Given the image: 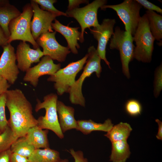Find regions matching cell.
Segmentation results:
<instances>
[{
	"label": "cell",
	"mask_w": 162,
	"mask_h": 162,
	"mask_svg": "<svg viewBox=\"0 0 162 162\" xmlns=\"http://www.w3.org/2000/svg\"><path fill=\"white\" fill-rule=\"evenodd\" d=\"M40 6V8L43 10L58 15L67 16L66 14L56 9L53 4L57 2L56 0H33Z\"/></svg>",
	"instance_id": "27"
},
{
	"label": "cell",
	"mask_w": 162,
	"mask_h": 162,
	"mask_svg": "<svg viewBox=\"0 0 162 162\" xmlns=\"http://www.w3.org/2000/svg\"><path fill=\"white\" fill-rule=\"evenodd\" d=\"M6 103V92L0 95V130L2 132L8 126L5 113Z\"/></svg>",
	"instance_id": "29"
},
{
	"label": "cell",
	"mask_w": 162,
	"mask_h": 162,
	"mask_svg": "<svg viewBox=\"0 0 162 162\" xmlns=\"http://www.w3.org/2000/svg\"><path fill=\"white\" fill-rule=\"evenodd\" d=\"M12 153L10 149L0 152V162H11Z\"/></svg>",
	"instance_id": "33"
},
{
	"label": "cell",
	"mask_w": 162,
	"mask_h": 162,
	"mask_svg": "<svg viewBox=\"0 0 162 162\" xmlns=\"http://www.w3.org/2000/svg\"><path fill=\"white\" fill-rule=\"evenodd\" d=\"M1 133V131H0V134Z\"/></svg>",
	"instance_id": "41"
},
{
	"label": "cell",
	"mask_w": 162,
	"mask_h": 162,
	"mask_svg": "<svg viewBox=\"0 0 162 162\" xmlns=\"http://www.w3.org/2000/svg\"><path fill=\"white\" fill-rule=\"evenodd\" d=\"M150 31L155 40L161 41L162 38V16L155 12L148 10L146 14Z\"/></svg>",
	"instance_id": "24"
},
{
	"label": "cell",
	"mask_w": 162,
	"mask_h": 162,
	"mask_svg": "<svg viewBox=\"0 0 162 162\" xmlns=\"http://www.w3.org/2000/svg\"><path fill=\"white\" fill-rule=\"evenodd\" d=\"M8 38L0 26V46L2 47L8 44Z\"/></svg>",
	"instance_id": "37"
},
{
	"label": "cell",
	"mask_w": 162,
	"mask_h": 162,
	"mask_svg": "<svg viewBox=\"0 0 162 162\" xmlns=\"http://www.w3.org/2000/svg\"><path fill=\"white\" fill-rule=\"evenodd\" d=\"M116 20L114 19H105L102 23L90 29V32L98 42L97 50L101 59L103 60L110 68V63L106 58V46L110 38L113 34V28Z\"/></svg>",
	"instance_id": "13"
},
{
	"label": "cell",
	"mask_w": 162,
	"mask_h": 162,
	"mask_svg": "<svg viewBox=\"0 0 162 162\" xmlns=\"http://www.w3.org/2000/svg\"><path fill=\"white\" fill-rule=\"evenodd\" d=\"M133 41V37L131 33L122 30L117 26L115 28L110 44L111 49H116L119 51L122 72L128 79L130 77L129 64L134 58Z\"/></svg>",
	"instance_id": "6"
},
{
	"label": "cell",
	"mask_w": 162,
	"mask_h": 162,
	"mask_svg": "<svg viewBox=\"0 0 162 162\" xmlns=\"http://www.w3.org/2000/svg\"><path fill=\"white\" fill-rule=\"evenodd\" d=\"M61 67L60 64H55L49 56H44L37 65L30 68L26 71L23 80L36 87L40 77L45 75H53L60 69Z\"/></svg>",
	"instance_id": "14"
},
{
	"label": "cell",
	"mask_w": 162,
	"mask_h": 162,
	"mask_svg": "<svg viewBox=\"0 0 162 162\" xmlns=\"http://www.w3.org/2000/svg\"><path fill=\"white\" fill-rule=\"evenodd\" d=\"M76 130L83 134H88L94 131L108 132L113 126L110 119L106 120L103 123H97L91 119L80 120L77 121Z\"/></svg>",
	"instance_id": "20"
},
{
	"label": "cell",
	"mask_w": 162,
	"mask_h": 162,
	"mask_svg": "<svg viewBox=\"0 0 162 162\" xmlns=\"http://www.w3.org/2000/svg\"><path fill=\"white\" fill-rule=\"evenodd\" d=\"M8 1V0H0V5L7 2Z\"/></svg>",
	"instance_id": "39"
},
{
	"label": "cell",
	"mask_w": 162,
	"mask_h": 162,
	"mask_svg": "<svg viewBox=\"0 0 162 162\" xmlns=\"http://www.w3.org/2000/svg\"><path fill=\"white\" fill-rule=\"evenodd\" d=\"M2 47L3 52L0 58V76L10 84H13L16 81L20 73L16 64L14 48L10 43Z\"/></svg>",
	"instance_id": "12"
},
{
	"label": "cell",
	"mask_w": 162,
	"mask_h": 162,
	"mask_svg": "<svg viewBox=\"0 0 162 162\" xmlns=\"http://www.w3.org/2000/svg\"><path fill=\"white\" fill-rule=\"evenodd\" d=\"M59 162H69L68 160L66 159H61Z\"/></svg>",
	"instance_id": "40"
},
{
	"label": "cell",
	"mask_w": 162,
	"mask_h": 162,
	"mask_svg": "<svg viewBox=\"0 0 162 162\" xmlns=\"http://www.w3.org/2000/svg\"><path fill=\"white\" fill-rule=\"evenodd\" d=\"M56 108L58 122L62 133L71 129H76L77 122L74 117V108L66 106L62 102L58 100Z\"/></svg>",
	"instance_id": "17"
},
{
	"label": "cell",
	"mask_w": 162,
	"mask_h": 162,
	"mask_svg": "<svg viewBox=\"0 0 162 162\" xmlns=\"http://www.w3.org/2000/svg\"><path fill=\"white\" fill-rule=\"evenodd\" d=\"M6 94V106L10 116L8 125L18 137L25 136L38 123L33 115L32 104L20 89L8 90Z\"/></svg>",
	"instance_id": "1"
},
{
	"label": "cell",
	"mask_w": 162,
	"mask_h": 162,
	"mask_svg": "<svg viewBox=\"0 0 162 162\" xmlns=\"http://www.w3.org/2000/svg\"><path fill=\"white\" fill-rule=\"evenodd\" d=\"M88 58L83 71L79 78L75 81L70 88L69 93L71 103L84 106L85 98L82 92V85L86 78L95 72L98 77L100 76L102 71L101 58L97 49L94 46H90L88 51Z\"/></svg>",
	"instance_id": "2"
},
{
	"label": "cell",
	"mask_w": 162,
	"mask_h": 162,
	"mask_svg": "<svg viewBox=\"0 0 162 162\" xmlns=\"http://www.w3.org/2000/svg\"><path fill=\"white\" fill-rule=\"evenodd\" d=\"M132 130L130 124L120 122L113 126L111 129L104 136L108 138L111 142L127 140Z\"/></svg>",
	"instance_id": "23"
},
{
	"label": "cell",
	"mask_w": 162,
	"mask_h": 162,
	"mask_svg": "<svg viewBox=\"0 0 162 162\" xmlns=\"http://www.w3.org/2000/svg\"><path fill=\"white\" fill-rule=\"evenodd\" d=\"M69 4L68 10L77 8L80 4L88 2L86 0H69Z\"/></svg>",
	"instance_id": "36"
},
{
	"label": "cell",
	"mask_w": 162,
	"mask_h": 162,
	"mask_svg": "<svg viewBox=\"0 0 162 162\" xmlns=\"http://www.w3.org/2000/svg\"><path fill=\"white\" fill-rule=\"evenodd\" d=\"M125 109L127 113L132 116H136L140 115L142 110V106L139 102L133 99L127 101Z\"/></svg>",
	"instance_id": "28"
},
{
	"label": "cell",
	"mask_w": 162,
	"mask_h": 162,
	"mask_svg": "<svg viewBox=\"0 0 162 162\" xmlns=\"http://www.w3.org/2000/svg\"><path fill=\"white\" fill-rule=\"evenodd\" d=\"M69 152L73 157L74 162H88L87 159L84 158L82 151H76L73 149H71Z\"/></svg>",
	"instance_id": "32"
},
{
	"label": "cell",
	"mask_w": 162,
	"mask_h": 162,
	"mask_svg": "<svg viewBox=\"0 0 162 162\" xmlns=\"http://www.w3.org/2000/svg\"><path fill=\"white\" fill-rule=\"evenodd\" d=\"M56 33V31L43 33L36 41L38 45L42 48L44 56L62 62L65 61L70 51L68 47L62 46L58 43L55 38Z\"/></svg>",
	"instance_id": "11"
},
{
	"label": "cell",
	"mask_w": 162,
	"mask_h": 162,
	"mask_svg": "<svg viewBox=\"0 0 162 162\" xmlns=\"http://www.w3.org/2000/svg\"><path fill=\"white\" fill-rule=\"evenodd\" d=\"M110 160L112 162H126L130 152L127 140L112 142Z\"/></svg>",
	"instance_id": "22"
},
{
	"label": "cell",
	"mask_w": 162,
	"mask_h": 162,
	"mask_svg": "<svg viewBox=\"0 0 162 162\" xmlns=\"http://www.w3.org/2000/svg\"><path fill=\"white\" fill-rule=\"evenodd\" d=\"M48 130H43L37 125L30 128L25 136L35 148H49L47 138Z\"/></svg>",
	"instance_id": "19"
},
{
	"label": "cell",
	"mask_w": 162,
	"mask_h": 162,
	"mask_svg": "<svg viewBox=\"0 0 162 162\" xmlns=\"http://www.w3.org/2000/svg\"><path fill=\"white\" fill-rule=\"evenodd\" d=\"M21 13L15 6L10 4L9 1L0 5V26L8 39L10 36L8 27L10 22Z\"/></svg>",
	"instance_id": "18"
},
{
	"label": "cell",
	"mask_w": 162,
	"mask_h": 162,
	"mask_svg": "<svg viewBox=\"0 0 162 162\" xmlns=\"http://www.w3.org/2000/svg\"><path fill=\"white\" fill-rule=\"evenodd\" d=\"M15 54L19 69L26 72L32 64L39 62L40 58L44 56L39 47L32 49L29 44L22 41L18 45Z\"/></svg>",
	"instance_id": "15"
},
{
	"label": "cell",
	"mask_w": 162,
	"mask_h": 162,
	"mask_svg": "<svg viewBox=\"0 0 162 162\" xmlns=\"http://www.w3.org/2000/svg\"><path fill=\"white\" fill-rule=\"evenodd\" d=\"M156 122L158 123V130L157 134L156 135V138L160 140H162V122L159 119H155Z\"/></svg>",
	"instance_id": "38"
},
{
	"label": "cell",
	"mask_w": 162,
	"mask_h": 162,
	"mask_svg": "<svg viewBox=\"0 0 162 162\" xmlns=\"http://www.w3.org/2000/svg\"><path fill=\"white\" fill-rule=\"evenodd\" d=\"M162 67L161 64L156 68L154 82V95L156 98L159 95L162 89Z\"/></svg>",
	"instance_id": "30"
},
{
	"label": "cell",
	"mask_w": 162,
	"mask_h": 162,
	"mask_svg": "<svg viewBox=\"0 0 162 162\" xmlns=\"http://www.w3.org/2000/svg\"><path fill=\"white\" fill-rule=\"evenodd\" d=\"M51 26L55 31L60 33L64 37L67 42L68 47L71 52L74 54H77L76 48L80 47L77 40H80L81 36V32L78 30L79 28L65 26L56 19L54 22L52 23Z\"/></svg>",
	"instance_id": "16"
},
{
	"label": "cell",
	"mask_w": 162,
	"mask_h": 162,
	"mask_svg": "<svg viewBox=\"0 0 162 162\" xmlns=\"http://www.w3.org/2000/svg\"><path fill=\"white\" fill-rule=\"evenodd\" d=\"M10 84L4 78L0 76V95L6 92Z\"/></svg>",
	"instance_id": "34"
},
{
	"label": "cell",
	"mask_w": 162,
	"mask_h": 162,
	"mask_svg": "<svg viewBox=\"0 0 162 162\" xmlns=\"http://www.w3.org/2000/svg\"><path fill=\"white\" fill-rule=\"evenodd\" d=\"M18 138L8 125L0 134V152L10 149L12 144Z\"/></svg>",
	"instance_id": "26"
},
{
	"label": "cell",
	"mask_w": 162,
	"mask_h": 162,
	"mask_svg": "<svg viewBox=\"0 0 162 162\" xmlns=\"http://www.w3.org/2000/svg\"><path fill=\"white\" fill-rule=\"evenodd\" d=\"M142 6L136 0H125L118 4L104 5L102 9L110 8L116 11L124 25L125 31L131 34H135L141 16L140 12Z\"/></svg>",
	"instance_id": "9"
},
{
	"label": "cell",
	"mask_w": 162,
	"mask_h": 162,
	"mask_svg": "<svg viewBox=\"0 0 162 162\" xmlns=\"http://www.w3.org/2000/svg\"><path fill=\"white\" fill-rule=\"evenodd\" d=\"M35 149L28 141L25 136L18 137L10 148L12 153L17 154L27 158Z\"/></svg>",
	"instance_id": "25"
},
{
	"label": "cell",
	"mask_w": 162,
	"mask_h": 162,
	"mask_svg": "<svg viewBox=\"0 0 162 162\" xmlns=\"http://www.w3.org/2000/svg\"><path fill=\"white\" fill-rule=\"evenodd\" d=\"M142 6L148 10L156 11L157 12L162 14V10L159 7L146 0H136Z\"/></svg>",
	"instance_id": "31"
},
{
	"label": "cell",
	"mask_w": 162,
	"mask_h": 162,
	"mask_svg": "<svg viewBox=\"0 0 162 162\" xmlns=\"http://www.w3.org/2000/svg\"><path fill=\"white\" fill-rule=\"evenodd\" d=\"M22 12L18 16L11 21L9 25L10 36L8 43L15 40L28 42L34 49L39 46L34 39L32 34L31 25L33 16L32 9L30 3L26 4L22 8Z\"/></svg>",
	"instance_id": "4"
},
{
	"label": "cell",
	"mask_w": 162,
	"mask_h": 162,
	"mask_svg": "<svg viewBox=\"0 0 162 162\" xmlns=\"http://www.w3.org/2000/svg\"><path fill=\"white\" fill-rule=\"evenodd\" d=\"M88 56L87 54L81 59L69 63L48 78L47 81L55 82L54 87L58 95H61L69 92L76 81V75L82 69Z\"/></svg>",
	"instance_id": "7"
},
{
	"label": "cell",
	"mask_w": 162,
	"mask_h": 162,
	"mask_svg": "<svg viewBox=\"0 0 162 162\" xmlns=\"http://www.w3.org/2000/svg\"><path fill=\"white\" fill-rule=\"evenodd\" d=\"M57 101V95L54 93L44 96L42 102L37 99L35 110L37 112L40 110L44 109L46 111L44 116H40L37 119V125L43 129L51 130L62 139L64 135L58 122L56 108Z\"/></svg>",
	"instance_id": "5"
},
{
	"label": "cell",
	"mask_w": 162,
	"mask_h": 162,
	"mask_svg": "<svg viewBox=\"0 0 162 162\" xmlns=\"http://www.w3.org/2000/svg\"><path fill=\"white\" fill-rule=\"evenodd\" d=\"M28 159L29 162H59L61 160L59 152L50 148H36Z\"/></svg>",
	"instance_id": "21"
},
{
	"label": "cell",
	"mask_w": 162,
	"mask_h": 162,
	"mask_svg": "<svg viewBox=\"0 0 162 162\" xmlns=\"http://www.w3.org/2000/svg\"><path fill=\"white\" fill-rule=\"evenodd\" d=\"M106 2L105 0H95L83 8H77L66 11L67 16L75 18L81 26L80 42L84 41V33L86 28L96 27L99 25L97 19L98 10Z\"/></svg>",
	"instance_id": "8"
},
{
	"label": "cell",
	"mask_w": 162,
	"mask_h": 162,
	"mask_svg": "<svg viewBox=\"0 0 162 162\" xmlns=\"http://www.w3.org/2000/svg\"><path fill=\"white\" fill-rule=\"evenodd\" d=\"M134 35V41L136 45L134 49V58L139 62H150L155 39L150 30L146 14L140 17Z\"/></svg>",
	"instance_id": "3"
},
{
	"label": "cell",
	"mask_w": 162,
	"mask_h": 162,
	"mask_svg": "<svg viewBox=\"0 0 162 162\" xmlns=\"http://www.w3.org/2000/svg\"><path fill=\"white\" fill-rule=\"evenodd\" d=\"M11 162H29L28 158L15 153H12Z\"/></svg>",
	"instance_id": "35"
},
{
	"label": "cell",
	"mask_w": 162,
	"mask_h": 162,
	"mask_svg": "<svg viewBox=\"0 0 162 162\" xmlns=\"http://www.w3.org/2000/svg\"><path fill=\"white\" fill-rule=\"evenodd\" d=\"M30 3L33 12L31 31L34 39L36 41L42 34L47 32H53L51 26L52 21L59 16L42 10L33 0H31Z\"/></svg>",
	"instance_id": "10"
}]
</instances>
